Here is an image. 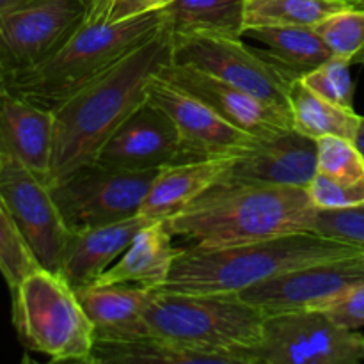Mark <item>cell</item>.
Listing matches in <instances>:
<instances>
[{
  "instance_id": "e575fe53",
  "label": "cell",
  "mask_w": 364,
  "mask_h": 364,
  "mask_svg": "<svg viewBox=\"0 0 364 364\" xmlns=\"http://www.w3.org/2000/svg\"><path fill=\"white\" fill-rule=\"evenodd\" d=\"M87 6H89L87 20L105 18V11H107V6H109V0H87Z\"/></svg>"
},
{
  "instance_id": "d6a6232c",
  "label": "cell",
  "mask_w": 364,
  "mask_h": 364,
  "mask_svg": "<svg viewBox=\"0 0 364 364\" xmlns=\"http://www.w3.org/2000/svg\"><path fill=\"white\" fill-rule=\"evenodd\" d=\"M322 311L345 329H361L364 327V283L348 288Z\"/></svg>"
},
{
  "instance_id": "d590c367",
  "label": "cell",
  "mask_w": 364,
  "mask_h": 364,
  "mask_svg": "<svg viewBox=\"0 0 364 364\" xmlns=\"http://www.w3.org/2000/svg\"><path fill=\"white\" fill-rule=\"evenodd\" d=\"M355 144H358L359 151H361L364 156V117L363 116H361V123H359L358 135H355Z\"/></svg>"
},
{
  "instance_id": "30bf717a",
  "label": "cell",
  "mask_w": 364,
  "mask_h": 364,
  "mask_svg": "<svg viewBox=\"0 0 364 364\" xmlns=\"http://www.w3.org/2000/svg\"><path fill=\"white\" fill-rule=\"evenodd\" d=\"M87 0H27L0 13V77L36 66L87 20Z\"/></svg>"
},
{
  "instance_id": "ba28073f",
  "label": "cell",
  "mask_w": 364,
  "mask_h": 364,
  "mask_svg": "<svg viewBox=\"0 0 364 364\" xmlns=\"http://www.w3.org/2000/svg\"><path fill=\"white\" fill-rule=\"evenodd\" d=\"M249 364L364 363V336L338 326L320 309L265 315L262 338L247 352Z\"/></svg>"
},
{
  "instance_id": "d6986e66",
  "label": "cell",
  "mask_w": 364,
  "mask_h": 364,
  "mask_svg": "<svg viewBox=\"0 0 364 364\" xmlns=\"http://www.w3.org/2000/svg\"><path fill=\"white\" fill-rule=\"evenodd\" d=\"M75 291L92 322L96 340H130L149 334L144 311L155 297L156 288L95 283Z\"/></svg>"
},
{
  "instance_id": "7a4b0ae2",
  "label": "cell",
  "mask_w": 364,
  "mask_h": 364,
  "mask_svg": "<svg viewBox=\"0 0 364 364\" xmlns=\"http://www.w3.org/2000/svg\"><path fill=\"white\" fill-rule=\"evenodd\" d=\"M315 213L304 187L215 183L166 224L192 245L224 247L311 231Z\"/></svg>"
},
{
  "instance_id": "cb8c5ba5",
  "label": "cell",
  "mask_w": 364,
  "mask_h": 364,
  "mask_svg": "<svg viewBox=\"0 0 364 364\" xmlns=\"http://www.w3.org/2000/svg\"><path fill=\"white\" fill-rule=\"evenodd\" d=\"M288 109L295 130L311 139L336 135L355 141L361 116L354 109L336 105L322 98L311 89L302 84L301 78H295L288 92Z\"/></svg>"
},
{
  "instance_id": "f1b7e54d",
  "label": "cell",
  "mask_w": 364,
  "mask_h": 364,
  "mask_svg": "<svg viewBox=\"0 0 364 364\" xmlns=\"http://www.w3.org/2000/svg\"><path fill=\"white\" fill-rule=\"evenodd\" d=\"M348 60L340 57H329L323 64L302 75V84L322 98L336 105L354 109V82L350 77Z\"/></svg>"
},
{
  "instance_id": "f546056e",
  "label": "cell",
  "mask_w": 364,
  "mask_h": 364,
  "mask_svg": "<svg viewBox=\"0 0 364 364\" xmlns=\"http://www.w3.org/2000/svg\"><path fill=\"white\" fill-rule=\"evenodd\" d=\"M36 267L39 265L21 240L0 192V274L9 288H14Z\"/></svg>"
},
{
  "instance_id": "9a60e30c",
  "label": "cell",
  "mask_w": 364,
  "mask_h": 364,
  "mask_svg": "<svg viewBox=\"0 0 364 364\" xmlns=\"http://www.w3.org/2000/svg\"><path fill=\"white\" fill-rule=\"evenodd\" d=\"M316 174V139L295 128L255 139L235 156L219 183L288 185L308 188Z\"/></svg>"
},
{
  "instance_id": "7402d4cb",
  "label": "cell",
  "mask_w": 364,
  "mask_h": 364,
  "mask_svg": "<svg viewBox=\"0 0 364 364\" xmlns=\"http://www.w3.org/2000/svg\"><path fill=\"white\" fill-rule=\"evenodd\" d=\"M245 34L262 43L265 46L263 55L294 78H301L333 57L315 27L270 25L247 28Z\"/></svg>"
},
{
  "instance_id": "4316f807",
  "label": "cell",
  "mask_w": 364,
  "mask_h": 364,
  "mask_svg": "<svg viewBox=\"0 0 364 364\" xmlns=\"http://www.w3.org/2000/svg\"><path fill=\"white\" fill-rule=\"evenodd\" d=\"M315 31L334 57L364 63V7H343L316 23Z\"/></svg>"
},
{
  "instance_id": "5b68a950",
  "label": "cell",
  "mask_w": 364,
  "mask_h": 364,
  "mask_svg": "<svg viewBox=\"0 0 364 364\" xmlns=\"http://www.w3.org/2000/svg\"><path fill=\"white\" fill-rule=\"evenodd\" d=\"M265 313L240 294H181L156 290L144 311L149 334L178 345L249 364L262 338Z\"/></svg>"
},
{
  "instance_id": "836d02e7",
  "label": "cell",
  "mask_w": 364,
  "mask_h": 364,
  "mask_svg": "<svg viewBox=\"0 0 364 364\" xmlns=\"http://www.w3.org/2000/svg\"><path fill=\"white\" fill-rule=\"evenodd\" d=\"M174 0H109L105 11V20L121 21L141 14L162 11Z\"/></svg>"
},
{
  "instance_id": "74e56055",
  "label": "cell",
  "mask_w": 364,
  "mask_h": 364,
  "mask_svg": "<svg viewBox=\"0 0 364 364\" xmlns=\"http://www.w3.org/2000/svg\"><path fill=\"white\" fill-rule=\"evenodd\" d=\"M340 2L347 4V6H352V7H364V0H340Z\"/></svg>"
},
{
  "instance_id": "9c48e42d",
  "label": "cell",
  "mask_w": 364,
  "mask_h": 364,
  "mask_svg": "<svg viewBox=\"0 0 364 364\" xmlns=\"http://www.w3.org/2000/svg\"><path fill=\"white\" fill-rule=\"evenodd\" d=\"M173 63L201 70L290 112L295 80L240 38L219 34L173 36Z\"/></svg>"
},
{
  "instance_id": "277c9868",
  "label": "cell",
  "mask_w": 364,
  "mask_h": 364,
  "mask_svg": "<svg viewBox=\"0 0 364 364\" xmlns=\"http://www.w3.org/2000/svg\"><path fill=\"white\" fill-rule=\"evenodd\" d=\"M166 25L164 9L121 21L85 20L52 55L0 80L23 98L53 110Z\"/></svg>"
},
{
  "instance_id": "4dcf8cb0",
  "label": "cell",
  "mask_w": 364,
  "mask_h": 364,
  "mask_svg": "<svg viewBox=\"0 0 364 364\" xmlns=\"http://www.w3.org/2000/svg\"><path fill=\"white\" fill-rule=\"evenodd\" d=\"M311 231L336 242L364 247V203L350 208L316 210Z\"/></svg>"
},
{
  "instance_id": "5bb4252c",
  "label": "cell",
  "mask_w": 364,
  "mask_h": 364,
  "mask_svg": "<svg viewBox=\"0 0 364 364\" xmlns=\"http://www.w3.org/2000/svg\"><path fill=\"white\" fill-rule=\"evenodd\" d=\"M95 162L127 171L164 169L183 162V148L174 121L146 98L100 148Z\"/></svg>"
},
{
  "instance_id": "e0dca14e",
  "label": "cell",
  "mask_w": 364,
  "mask_h": 364,
  "mask_svg": "<svg viewBox=\"0 0 364 364\" xmlns=\"http://www.w3.org/2000/svg\"><path fill=\"white\" fill-rule=\"evenodd\" d=\"M53 110L14 92L0 80V153L14 156L48 183Z\"/></svg>"
},
{
  "instance_id": "603a6c76",
  "label": "cell",
  "mask_w": 364,
  "mask_h": 364,
  "mask_svg": "<svg viewBox=\"0 0 364 364\" xmlns=\"http://www.w3.org/2000/svg\"><path fill=\"white\" fill-rule=\"evenodd\" d=\"M237 364L233 358L178 345L155 334L130 340H95L91 364Z\"/></svg>"
},
{
  "instance_id": "2e32d148",
  "label": "cell",
  "mask_w": 364,
  "mask_h": 364,
  "mask_svg": "<svg viewBox=\"0 0 364 364\" xmlns=\"http://www.w3.org/2000/svg\"><path fill=\"white\" fill-rule=\"evenodd\" d=\"M159 77L191 92L192 96L217 110L224 119L256 139L294 128L288 110L279 109V107L272 105V103L265 102L230 82L212 77L201 70L169 63L162 68Z\"/></svg>"
},
{
  "instance_id": "ac0fdd59",
  "label": "cell",
  "mask_w": 364,
  "mask_h": 364,
  "mask_svg": "<svg viewBox=\"0 0 364 364\" xmlns=\"http://www.w3.org/2000/svg\"><path fill=\"white\" fill-rule=\"evenodd\" d=\"M148 223L149 219L137 215L116 224L70 231L57 274H60L73 290L95 284L123 255L137 231Z\"/></svg>"
},
{
  "instance_id": "8d00e7d4",
  "label": "cell",
  "mask_w": 364,
  "mask_h": 364,
  "mask_svg": "<svg viewBox=\"0 0 364 364\" xmlns=\"http://www.w3.org/2000/svg\"><path fill=\"white\" fill-rule=\"evenodd\" d=\"M27 2V0H0V13L7 9H13V7L20 6V4Z\"/></svg>"
},
{
  "instance_id": "44dd1931",
  "label": "cell",
  "mask_w": 364,
  "mask_h": 364,
  "mask_svg": "<svg viewBox=\"0 0 364 364\" xmlns=\"http://www.w3.org/2000/svg\"><path fill=\"white\" fill-rule=\"evenodd\" d=\"M166 220H149L137 231L123 255L100 276L98 284H141L159 290L167 281L178 249Z\"/></svg>"
},
{
  "instance_id": "8992f818",
  "label": "cell",
  "mask_w": 364,
  "mask_h": 364,
  "mask_svg": "<svg viewBox=\"0 0 364 364\" xmlns=\"http://www.w3.org/2000/svg\"><path fill=\"white\" fill-rule=\"evenodd\" d=\"M13 323L25 348L52 361L91 364L95 327L60 274L36 267L11 288Z\"/></svg>"
},
{
  "instance_id": "7c38bea8",
  "label": "cell",
  "mask_w": 364,
  "mask_h": 364,
  "mask_svg": "<svg viewBox=\"0 0 364 364\" xmlns=\"http://www.w3.org/2000/svg\"><path fill=\"white\" fill-rule=\"evenodd\" d=\"M364 283V251L290 270L240 291V297L265 315L320 309L355 284Z\"/></svg>"
},
{
  "instance_id": "8fae6325",
  "label": "cell",
  "mask_w": 364,
  "mask_h": 364,
  "mask_svg": "<svg viewBox=\"0 0 364 364\" xmlns=\"http://www.w3.org/2000/svg\"><path fill=\"white\" fill-rule=\"evenodd\" d=\"M0 192L7 212L39 267L59 270L70 230L48 183L7 153H0Z\"/></svg>"
},
{
  "instance_id": "6da1fadb",
  "label": "cell",
  "mask_w": 364,
  "mask_h": 364,
  "mask_svg": "<svg viewBox=\"0 0 364 364\" xmlns=\"http://www.w3.org/2000/svg\"><path fill=\"white\" fill-rule=\"evenodd\" d=\"M173 63V32L164 27L112 68L53 109V151L48 185L84 164L148 98V87Z\"/></svg>"
},
{
  "instance_id": "4fadbf2b",
  "label": "cell",
  "mask_w": 364,
  "mask_h": 364,
  "mask_svg": "<svg viewBox=\"0 0 364 364\" xmlns=\"http://www.w3.org/2000/svg\"><path fill=\"white\" fill-rule=\"evenodd\" d=\"M148 98L174 121L183 148V162L215 156H235L249 148L256 137L224 119L217 110L191 92L153 78Z\"/></svg>"
},
{
  "instance_id": "d4e9b609",
  "label": "cell",
  "mask_w": 364,
  "mask_h": 364,
  "mask_svg": "<svg viewBox=\"0 0 364 364\" xmlns=\"http://www.w3.org/2000/svg\"><path fill=\"white\" fill-rule=\"evenodd\" d=\"M247 0H174L166 7L173 36L219 34L242 38Z\"/></svg>"
},
{
  "instance_id": "52a82bcc",
  "label": "cell",
  "mask_w": 364,
  "mask_h": 364,
  "mask_svg": "<svg viewBox=\"0 0 364 364\" xmlns=\"http://www.w3.org/2000/svg\"><path fill=\"white\" fill-rule=\"evenodd\" d=\"M160 169L127 171L89 162L48 185L70 231L134 219Z\"/></svg>"
},
{
  "instance_id": "3957f363",
  "label": "cell",
  "mask_w": 364,
  "mask_h": 364,
  "mask_svg": "<svg viewBox=\"0 0 364 364\" xmlns=\"http://www.w3.org/2000/svg\"><path fill=\"white\" fill-rule=\"evenodd\" d=\"M364 247L322 237L315 231L279 235L224 247L178 249L169 277L159 288L181 294H240L290 270L347 258Z\"/></svg>"
},
{
  "instance_id": "83f0119b",
  "label": "cell",
  "mask_w": 364,
  "mask_h": 364,
  "mask_svg": "<svg viewBox=\"0 0 364 364\" xmlns=\"http://www.w3.org/2000/svg\"><path fill=\"white\" fill-rule=\"evenodd\" d=\"M316 173L338 180H363L364 156L355 141L336 135L316 139Z\"/></svg>"
},
{
  "instance_id": "484cf974",
  "label": "cell",
  "mask_w": 364,
  "mask_h": 364,
  "mask_svg": "<svg viewBox=\"0 0 364 364\" xmlns=\"http://www.w3.org/2000/svg\"><path fill=\"white\" fill-rule=\"evenodd\" d=\"M343 7L348 6L340 0H247L245 31L252 27H270V25L315 27L323 18Z\"/></svg>"
},
{
  "instance_id": "1f68e13d",
  "label": "cell",
  "mask_w": 364,
  "mask_h": 364,
  "mask_svg": "<svg viewBox=\"0 0 364 364\" xmlns=\"http://www.w3.org/2000/svg\"><path fill=\"white\" fill-rule=\"evenodd\" d=\"M308 192L316 210L350 208L364 203V178L348 181L316 173L309 183Z\"/></svg>"
},
{
  "instance_id": "ffe728a7",
  "label": "cell",
  "mask_w": 364,
  "mask_h": 364,
  "mask_svg": "<svg viewBox=\"0 0 364 364\" xmlns=\"http://www.w3.org/2000/svg\"><path fill=\"white\" fill-rule=\"evenodd\" d=\"M235 156L191 160L160 169L139 215L149 220H167L178 215L199 196L219 183Z\"/></svg>"
}]
</instances>
